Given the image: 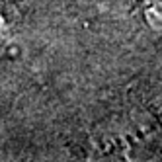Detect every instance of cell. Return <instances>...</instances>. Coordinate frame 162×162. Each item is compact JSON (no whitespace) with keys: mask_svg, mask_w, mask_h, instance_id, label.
Masks as SVG:
<instances>
[{"mask_svg":"<svg viewBox=\"0 0 162 162\" xmlns=\"http://www.w3.org/2000/svg\"><path fill=\"white\" fill-rule=\"evenodd\" d=\"M4 41H6V35H4V31L0 29V47L4 45Z\"/></svg>","mask_w":162,"mask_h":162,"instance_id":"6da1fadb","label":"cell"}]
</instances>
